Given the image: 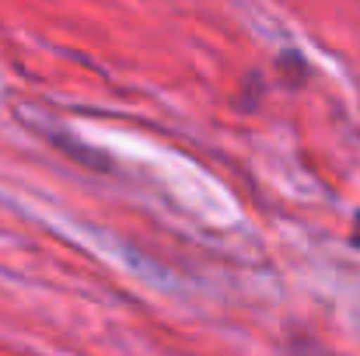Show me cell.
<instances>
[{"label":"cell","mask_w":360,"mask_h":356,"mask_svg":"<svg viewBox=\"0 0 360 356\" xmlns=\"http://www.w3.org/2000/svg\"><path fill=\"white\" fill-rule=\"evenodd\" d=\"M357 224H360V217H357ZM354 244H360V228L354 231Z\"/></svg>","instance_id":"obj_1"}]
</instances>
